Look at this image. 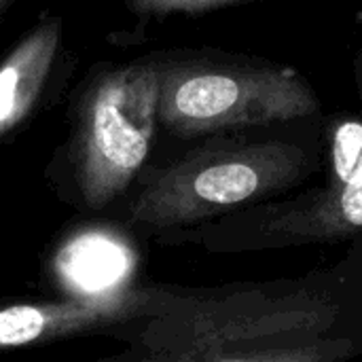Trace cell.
<instances>
[{
	"instance_id": "obj_6",
	"label": "cell",
	"mask_w": 362,
	"mask_h": 362,
	"mask_svg": "<svg viewBox=\"0 0 362 362\" xmlns=\"http://www.w3.org/2000/svg\"><path fill=\"white\" fill-rule=\"evenodd\" d=\"M148 286L74 295L59 301L0 305V350L49 344L62 337L119 329L144 314Z\"/></svg>"
},
{
	"instance_id": "obj_10",
	"label": "cell",
	"mask_w": 362,
	"mask_h": 362,
	"mask_svg": "<svg viewBox=\"0 0 362 362\" xmlns=\"http://www.w3.org/2000/svg\"><path fill=\"white\" fill-rule=\"evenodd\" d=\"M13 2H15V0H0V15H2V13H4Z\"/></svg>"
},
{
	"instance_id": "obj_3",
	"label": "cell",
	"mask_w": 362,
	"mask_h": 362,
	"mask_svg": "<svg viewBox=\"0 0 362 362\" xmlns=\"http://www.w3.org/2000/svg\"><path fill=\"white\" fill-rule=\"evenodd\" d=\"M159 125L195 138L314 117L320 98L295 68L223 53H157Z\"/></svg>"
},
{
	"instance_id": "obj_5",
	"label": "cell",
	"mask_w": 362,
	"mask_h": 362,
	"mask_svg": "<svg viewBox=\"0 0 362 362\" xmlns=\"http://www.w3.org/2000/svg\"><path fill=\"white\" fill-rule=\"evenodd\" d=\"M358 115L337 121L331 134V172L322 187L282 204H265L206 229L210 250L286 248L327 244L362 231V47L354 57Z\"/></svg>"
},
{
	"instance_id": "obj_4",
	"label": "cell",
	"mask_w": 362,
	"mask_h": 362,
	"mask_svg": "<svg viewBox=\"0 0 362 362\" xmlns=\"http://www.w3.org/2000/svg\"><path fill=\"white\" fill-rule=\"evenodd\" d=\"M157 53L125 64H95L72 106L70 155L83 199L102 208L146 163L159 127Z\"/></svg>"
},
{
	"instance_id": "obj_7",
	"label": "cell",
	"mask_w": 362,
	"mask_h": 362,
	"mask_svg": "<svg viewBox=\"0 0 362 362\" xmlns=\"http://www.w3.org/2000/svg\"><path fill=\"white\" fill-rule=\"evenodd\" d=\"M64 21L45 15L0 59V140L25 125L66 66Z\"/></svg>"
},
{
	"instance_id": "obj_1",
	"label": "cell",
	"mask_w": 362,
	"mask_h": 362,
	"mask_svg": "<svg viewBox=\"0 0 362 362\" xmlns=\"http://www.w3.org/2000/svg\"><path fill=\"white\" fill-rule=\"evenodd\" d=\"M339 316L329 295L297 284L148 286L144 314L117 335L134 354L206 356L333 337Z\"/></svg>"
},
{
	"instance_id": "obj_2",
	"label": "cell",
	"mask_w": 362,
	"mask_h": 362,
	"mask_svg": "<svg viewBox=\"0 0 362 362\" xmlns=\"http://www.w3.org/2000/svg\"><path fill=\"white\" fill-rule=\"evenodd\" d=\"M318 163V151L312 144L214 136L151 170L129 204V221L168 231L238 214L297 187L316 172Z\"/></svg>"
},
{
	"instance_id": "obj_9",
	"label": "cell",
	"mask_w": 362,
	"mask_h": 362,
	"mask_svg": "<svg viewBox=\"0 0 362 362\" xmlns=\"http://www.w3.org/2000/svg\"><path fill=\"white\" fill-rule=\"evenodd\" d=\"M255 0H125V6L140 21L165 19L172 15H204L210 11L248 4Z\"/></svg>"
},
{
	"instance_id": "obj_8",
	"label": "cell",
	"mask_w": 362,
	"mask_h": 362,
	"mask_svg": "<svg viewBox=\"0 0 362 362\" xmlns=\"http://www.w3.org/2000/svg\"><path fill=\"white\" fill-rule=\"evenodd\" d=\"M358 356H362V339L333 335L310 344L255 348L206 356H148L123 350L95 362H350Z\"/></svg>"
}]
</instances>
